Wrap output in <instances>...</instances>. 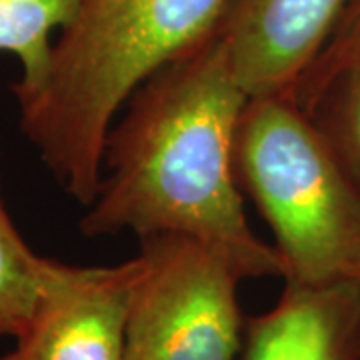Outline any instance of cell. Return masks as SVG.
I'll list each match as a JSON object with an SVG mask.
<instances>
[{
	"instance_id": "obj_1",
	"label": "cell",
	"mask_w": 360,
	"mask_h": 360,
	"mask_svg": "<svg viewBox=\"0 0 360 360\" xmlns=\"http://www.w3.org/2000/svg\"><path fill=\"white\" fill-rule=\"evenodd\" d=\"M248 94L217 26L130 94L106 134L103 179L80 220L86 236H180L222 257L243 281L283 276L252 232L234 174Z\"/></svg>"
},
{
	"instance_id": "obj_2",
	"label": "cell",
	"mask_w": 360,
	"mask_h": 360,
	"mask_svg": "<svg viewBox=\"0 0 360 360\" xmlns=\"http://www.w3.org/2000/svg\"><path fill=\"white\" fill-rule=\"evenodd\" d=\"M229 0H78L39 89L18 94L20 129L58 186L89 206L106 134L130 94L219 25Z\"/></svg>"
},
{
	"instance_id": "obj_3",
	"label": "cell",
	"mask_w": 360,
	"mask_h": 360,
	"mask_svg": "<svg viewBox=\"0 0 360 360\" xmlns=\"http://www.w3.org/2000/svg\"><path fill=\"white\" fill-rule=\"evenodd\" d=\"M234 174L274 236L284 283H360V193L292 94L248 98Z\"/></svg>"
},
{
	"instance_id": "obj_4",
	"label": "cell",
	"mask_w": 360,
	"mask_h": 360,
	"mask_svg": "<svg viewBox=\"0 0 360 360\" xmlns=\"http://www.w3.org/2000/svg\"><path fill=\"white\" fill-rule=\"evenodd\" d=\"M124 360H238L243 278L217 252L180 236L141 240Z\"/></svg>"
},
{
	"instance_id": "obj_5",
	"label": "cell",
	"mask_w": 360,
	"mask_h": 360,
	"mask_svg": "<svg viewBox=\"0 0 360 360\" xmlns=\"http://www.w3.org/2000/svg\"><path fill=\"white\" fill-rule=\"evenodd\" d=\"M139 255L110 266L58 262L16 345L0 360H124Z\"/></svg>"
},
{
	"instance_id": "obj_6",
	"label": "cell",
	"mask_w": 360,
	"mask_h": 360,
	"mask_svg": "<svg viewBox=\"0 0 360 360\" xmlns=\"http://www.w3.org/2000/svg\"><path fill=\"white\" fill-rule=\"evenodd\" d=\"M352 0H229L217 30L248 96L292 94Z\"/></svg>"
},
{
	"instance_id": "obj_7",
	"label": "cell",
	"mask_w": 360,
	"mask_h": 360,
	"mask_svg": "<svg viewBox=\"0 0 360 360\" xmlns=\"http://www.w3.org/2000/svg\"><path fill=\"white\" fill-rule=\"evenodd\" d=\"M238 360H360L359 283H284L272 309L246 319Z\"/></svg>"
},
{
	"instance_id": "obj_8",
	"label": "cell",
	"mask_w": 360,
	"mask_h": 360,
	"mask_svg": "<svg viewBox=\"0 0 360 360\" xmlns=\"http://www.w3.org/2000/svg\"><path fill=\"white\" fill-rule=\"evenodd\" d=\"M78 0H0V52L18 58L14 96L39 89L49 72L54 34L77 13Z\"/></svg>"
},
{
	"instance_id": "obj_9",
	"label": "cell",
	"mask_w": 360,
	"mask_h": 360,
	"mask_svg": "<svg viewBox=\"0 0 360 360\" xmlns=\"http://www.w3.org/2000/svg\"><path fill=\"white\" fill-rule=\"evenodd\" d=\"M300 106L360 193V42Z\"/></svg>"
},
{
	"instance_id": "obj_10",
	"label": "cell",
	"mask_w": 360,
	"mask_h": 360,
	"mask_svg": "<svg viewBox=\"0 0 360 360\" xmlns=\"http://www.w3.org/2000/svg\"><path fill=\"white\" fill-rule=\"evenodd\" d=\"M58 262L26 245L0 194V336L22 333L39 307Z\"/></svg>"
},
{
	"instance_id": "obj_11",
	"label": "cell",
	"mask_w": 360,
	"mask_h": 360,
	"mask_svg": "<svg viewBox=\"0 0 360 360\" xmlns=\"http://www.w3.org/2000/svg\"><path fill=\"white\" fill-rule=\"evenodd\" d=\"M360 42V0H352V4L348 6L347 14L342 16L340 25L336 26L335 34L328 42V46L324 49L321 56L316 58V63L310 66V70L302 77V80L296 86V101L304 103L314 90L321 86L326 78L335 72V68L345 58L350 51Z\"/></svg>"
},
{
	"instance_id": "obj_12",
	"label": "cell",
	"mask_w": 360,
	"mask_h": 360,
	"mask_svg": "<svg viewBox=\"0 0 360 360\" xmlns=\"http://www.w3.org/2000/svg\"><path fill=\"white\" fill-rule=\"evenodd\" d=\"M359 288H360V283H359Z\"/></svg>"
}]
</instances>
